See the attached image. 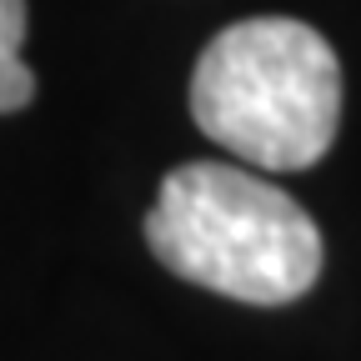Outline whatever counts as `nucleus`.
Segmentation results:
<instances>
[{"instance_id": "nucleus-1", "label": "nucleus", "mask_w": 361, "mask_h": 361, "mask_svg": "<svg viewBox=\"0 0 361 361\" xmlns=\"http://www.w3.org/2000/svg\"><path fill=\"white\" fill-rule=\"evenodd\" d=\"M146 241L176 276L251 306H286L322 276L316 221L266 176L226 161L166 171Z\"/></svg>"}, {"instance_id": "nucleus-2", "label": "nucleus", "mask_w": 361, "mask_h": 361, "mask_svg": "<svg viewBox=\"0 0 361 361\" xmlns=\"http://www.w3.org/2000/svg\"><path fill=\"white\" fill-rule=\"evenodd\" d=\"M191 116L216 146L261 171H306L336 141L341 61L306 20H236L196 61Z\"/></svg>"}, {"instance_id": "nucleus-3", "label": "nucleus", "mask_w": 361, "mask_h": 361, "mask_svg": "<svg viewBox=\"0 0 361 361\" xmlns=\"http://www.w3.org/2000/svg\"><path fill=\"white\" fill-rule=\"evenodd\" d=\"M25 0H0V111H20L35 96V75L20 61V40H25Z\"/></svg>"}]
</instances>
